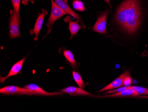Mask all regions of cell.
Here are the masks:
<instances>
[{"label": "cell", "instance_id": "1", "mask_svg": "<svg viewBox=\"0 0 148 112\" xmlns=\"http://www.w3.org/2000/svg\"><path fill=\"white\" fill-rule=\"evenodd\" d=\"M142 10L139 0H124L116 12L115 20L123 31L134 34L142 22Z\"/></svg>", "mask_w": 148, "mask_h": 112}, {"label": "cell", "instance_id": "21", "mask_svg": "<svg viewBox=\"0 0 148 112\" xmlns=\"http://www.w3.org/2000/svg\"><path fill=\"white\" fill-rule=\"evenodd\" d=\"M32 0H23L22 1V4L24 5H27L28 4V2L29 1H31Z\"/></svg>", "mask_w": 148, "mask_h": 112}, {"label": "cell", "instance_id": "24", "mask_svg": "<svg viewBox=\"0 0 148 112\" xmlns=\"http://www.w3.org/2000/svg\"></svg>", "mask_w": 148, "mask_h": 112}, {"label": "cell", "instance_id": "3", "mask_svg": "<svg viewBox=\"0 0 148 112\" xmlns=\"http://www.w3.org/2000/svg\"><path fill=\"white\" fill-rule=\"evenodd\" d=\"M51 12L49 18L47 23V26L48 28L47 34H49L51 31L55 22L63 16L67 14L66 13L60 8L53 0H51Z\"/></svg>", "mask_w": 148, "mask_h": 112}, {"label": "cell", "instance_id": "6", "mask_svg": "<svg viewBox=\"0 0 148 112\" xmlns=\"http://www.w3.org/2000/svg\"><path fill=\"white\" fill-rule=\"evenodd\" d=\"M47 15H48V11L46 10L43 9L42 10V13L41 14H39L37 17V20L35 24L34 27L32 30H31L30 31V35H35V37L34 38V40L36 41L38 39L40 31L41 30L44 23V18L45 16Z\"/></svg>", "mask_w": 148, "mask_h": 112}, {"label": "cell", "instance_id": "11", "mask_svg": "<svg viewBox=\"0 0 148 112\" xmlns=\"http://www.w3.org/2000/svg\"><path fill=\"white\" fill-rule=\"evenodd\" d=\"M62 93H67L71 96H86L94 97L92 94L85 91L82 88H78L74 86H69L62 89Z\"/></svg>", "mask_w": 148, "mask_h": 112}, {"label": "cell", "instance_id": "22", "mask_svg": "<svg viewBox=\"0 0 148 112\" xmlns=\"http://www.w3.org/2000/svg\"><path fill=\"white\" fill-rule=\"evenodd\" d=\"M105 2H106V3H108V4L110 5V0H104Z\"/></svg>", "mask_w": 148, "mask_h": 112}, {"label": "cell", "instance_id": "8", "mask_svg": "<svg viewBox=\"0 0 148 112\" xmlns=\"http://www.w3.org/2000/svg\"><path fill=\"white\" fill-rule=\"evenodd\" d=\"M130 73V72L129 71H126V72H124L119 77L116 78L115 80H114L111 83H110L109 84L106 86L105 87L103 88V89L99 91L98 93H100V92L107 91V90H111L114 88H119L123 86L124 78Z\"/></svg>", "mask_w": 148, "mask_h": 112}, {"label": "cell", "instance_id": "5", "mask_svg": "<svg viewBox=\"0 0 148 112\" xmlns=\"http://www.w3.org/2000/svg\"><path fill=\"white\" fill-rule=\"evenodd\" d=\"M109 11H105L98 17L97 21L93 27V31L100 34L106 33V19Z\"/></svg>", "mask_w": 148, "mask_h": 112}, {"label": "cell", "instance_id": "15", "mask_svg": "<svg viewBox=\"0 0 148 112\" xmlns=\"http://www.w3.org/2000/svg\"><path fill=\"white\" fill-rule=\"evenodd\" d=\"M72 75L74 80L75 81V82L78 84V86L80 88L84 89L85 87V84L84 82L83 81L82 77L77 72L75 71H73L72 72Z\"/></svg>", "mask_w": 148, "mask_h": 112}, {"label": "cell", "instance_id": "17", "mask_svg": "<svg viewBox=\"0 0 148 112\" xmlns=\"http://www.w3.org/2000/svg\"><path fill=\"white\" fill-rule=\"evenodd\" d=\"M131 88L136 90L138 93L141 95H148V89L139 86H131Z\"/></svg>", "mask_w": 148, "mask_h": 112}, {"label": "cell", "instance_id": "4", "mask_svg": "<svg viewBox=\"0 0 148 112\" xmlns=\"http://www.w3.org/2000/svg\"><path fill=\"white\" fill-rule=\"evenodd\" d=\"M1 94L5 95H34L32 91L15 86H8L0 89Z\"/></svg>", "mask_w": 148, "mask_h": 112}, {"label": "cell", "instance_id": "19", "mask_svg": "<svg viewBox=\"0 0 148 112\" xmlns=\"http://www.w3.org/2000/svg\"><path fill=\"white\" fill-rule=\"evenodd\" d=\"M12 1L14 10L16 12L19 13L21 0H12Z\"/></svg>", "mask_w": 148, "mask_h": 112}, {"label": "cell", "instance_id": "18", "mask_svg": "<svg viewBox=\"0 0 148 112\" xmlns=\"http://www.w3.org/2000/svg\"><path fill=\"white\" fill-rule=\"evenodd\" d=\"M132 83V79L130 77V73H129L124 78L123 81L124 86L130 87Z\"/></svg>", "mask_w": 148, "mask_h": 112}, {"label": "cell", "instance_id": "12", "mask_svg": "<svg viewBox=\"0 0 148 112\" xmlns=\"http://www.w3.org/2000/svg\"><path fill=\"white\" fill-rule=\"evenodd\" d=\"M56 4L59 6L62 10L66 13L67 14H69L75 17V19L79 22H82V18L78 14L75 12L73 10L71 9L70 7L68 6L67 3L63 0H54Z\"/></svg>", "mask_w": 148, "mask_h": 112}, {"label": "cell", "instance_id": "2", "mask_svg": "<svg viewBox=\"0 0 148 112\" xmlns=\"http://www.w3.org/2000/svg\"><path fill=\"white\" fill-rule=\"evenodd\" d=\"M9 32L10 37L11 38H16L21 35L20 31V25L21 17L19 13L14 10H11L10 12Z\"/></svg>", "mask_w": 148, "mask_h": 112}, {"label": "cell", "instance_id": "14", "mask_svg": "<svg viewBox=\"0 0 148 112\" xmlns=\"http://www.w3.org/2000/svg\"><path fill=\"white\" fill-rule=\"evenodd\" d=\"M64 55L71 67L75 70H78L77 63L75 62L73 53L70 50H65L64 51Z\"/></svg>", "mask_w": 148, "mask_h": 112}, {"label": "cell", "instance_id": "10", "mask_svg": "<svg viewBox=\"0 0 148 112\" xmlns=\"http://www.w3.org/2000/svg\"><path fill=\"white\" fill-rule=\"evenodd\" d=\"M24 88H26V89L31 90V91H32V92H34V93H35V95L53 96L60 94L62 93V92L61 93H49V92H47L45 90L43 89V88L40 87L38 85L33 84V83L26 85L24 87Z\"/></svg>", "mask_w": 148, "mask_h": 112}, {"label": "cell", "instance_id": "9", "mask_svg": "<svg viewBox=\"0 0 148 112\" xmlns=\"http://www.w3.org/2000/svg\"><path fill=\"white\" fill-rule=\"evenodd\" d=\"M104 97H135L138 98H147L148 97L146 96L142 97L139 95L138 92L136 90H134L131 88L130 86V88L128 89H125L123 90L121 92H118L117 93H113L110 95L104 96Z\"/></svg>", "mask_w": 148, "mask_h": 112}, {"label": "cell", "instance_id": "20", "mask_svg": "<svg viewBox=\"0 0 148 112\" xmlns=\"http://www.w3.org/2000/svg\"><path fill=\"white\" fill-rule=\"evenodd\" d=\"M130 88V87H126L124 86L121 87L119 88L118 89H114V90H110V91H108V92H106L105 93L106 94H112V93H118V92H121V91H123V90H125V89H128V88Z\"/></svg>", "mask_w": 148, "mask_h": 112}, {"label": "cell", "instance_id": "7", "mask_svg": "<svg viewBox=\"0 0 148 112\" xmlns=\"http://www.w3.org/2000/svg\"><path fill=\"white\" fill-rule=\"evenodd\" d=\"M25 59L26 57H24L21 60H20V61L15 63L12 66V68H11L8 75H7L6 77H2V76H1V77H0V82L1 83H3L9 78L12 77V76L17 75L19 73V72L21 71Z\"/></svg>", "mask_w": 148, "mask_h": 112}, {"label": "cell", "instance_id": "13", "mask_svg": "<svg viewBox=\"0 0 148 112\" xmlns=\"http://www.w3.org/2000/svg\"><path fill=\"white\" fill-rule=\"evenodd\" d=\"M66 22H69V29L71 33V36L70 39L73 38L75 35L77 34V33L81 29V26L79 25L78 22H73L70 19L69 17H66L65 19Z\"/></svg>", "mask_w": 148, "mask_h": 112}, {"label": "cell", "instance_id": "23", "mask_svg": "<svg viewBox=\"0 0 148 112\" xmlns=\"http://www.w3.org/2000/svg\"><path fill=\"white\" fill-rule=\"evenodd\" d=\"M63 1H64V2H65L66 3H68V1H69V0H63Z\"/></svg>", "mask_w": 148, "mask_h": 112}, {"label": "cell", "instance_id": "16", "mask_svg": "<svg viewBox=\"0 0 148 112\" xmlns=\"http://www.w3.org/2000/svg\"><path fill=\"white\" fill-rule=\"evenodd\" d=\"M73 6L74 9L79 11H84L85 10L84 3L79 0H75L73 2Z\"/></svg>", "mask_w": 148, "mask_h": 112}]
</instances>
